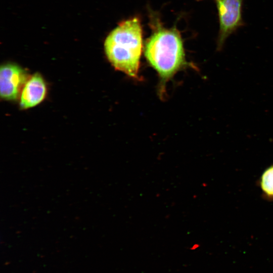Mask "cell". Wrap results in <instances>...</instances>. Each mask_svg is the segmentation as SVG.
<instances>
[{"label": "cell", "mask_w": 273, "mask_h": 273, "mask_svg": "<svg viewBox=\"0 0 273 273\" xmlns=\"http://www.w3.org/2000/svg\"><path fill=\"white\" fill-rule=\"evenodd\" d=\"M144 53L162 85L186 64L181 37L175 28L158 29L146 41Z\"/></svg>", "instance_id": "2"}, {"label": "cell", "mask_w": 273, "mask_h": 273, "mask_svg": "<svg viewBox=\"0 0 273 273\" xmlns=\"http://www.w3.org/2000/svg\"><path fill=\"white\" fill-rule=\"evenodd\" d=\"M243 1L215 0L219 22L217 51L222 50L228 38L243 25Z\"/></svg>", "instance_id": "3"}, {"label": "cell", "mask_w": 273, "mask_h": 273, "mask_svg": "<svg viewBox=\"0 0 273 273\" xmlns=\"http://www.w3.org/2000/svg\"><path fill=\"white\" fill-rule=\"evenodd\" d=\"M29 78L27 72L19 66L8 63L2 65L0 70V94L5 100L17 99Z\"/></svg>", "instance_id": "4"}, {"label": "cell", "mask_w": 273, "mask_h": 273, "mask_svg": "<svg viewBox=\"0 0 273 273\" xmlns=\"http://www.w3.org/2000/svg\"><path fill=\"white\" fill-rule=\"evenodd\" d=\"M47 94V86L42 77L35 73L29 77L20 95V105L21 109H29L40 104Z\"/></svg>", "instance_id": "5"}, {"label": "cell", "mask_w": 273, "mask_h": 273, "mask_svg": "<svg viewBox=\"0 0 273 273\" xmlns=\"http://www.w3.org/2000/svg\"><path fill=\"white\" fill-rule=\"evenodd\" d=\"M260 186L263 193L267 197L273 198V165L268 167L262 173Z\"/></svg>", "instance_id": "6"}, {"label": "cell", "mask_w": 273, "mask_h": 273, "mask_svg": "<svg viewBox=\"0 0 273 273\" xmlns=\"http://www.w3.org/2000/svg\"><path fill=\"white\" fill-rule=\"evenodd\" d=\"M142 29L139 19L120 22L107 36L105 54L112 65L129 77L137 78L143 48Z\"/></svg>", "instance_id": "1"}]
</instances>
